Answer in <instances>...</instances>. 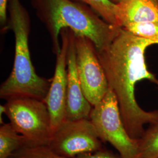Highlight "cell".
Wrapping results in <instances>:
<instances>
[{"label":"cell","instance_id":"cell-1","mask_svg":"<svg viewBox=\"0 0 158 158\" xmlns=\"http://www.w3.org/2000/svg\"><path fill=\"white\" fill-rule=\"evenodd\" d=\"M153 45H158V41L138 36L121 27L108 45L97 51L109 88L117 97L125 127L135 139L144 134L145 125L158 122V111L148 112L142 109L135 95L138 81L147 80L158 83L145 62L147 48Z\"/></svg>","mask_w":158,"mask_h":158},{"label":"cell","instance_id":"cell-2","mask_svg":"<svg viewBox=\"0 0 158 158\" xmlns=\"http://www.w3.org/2000/svg\"><path fill=\"white\" fill-rule=\"evenodd\" d=\"M31 4L49 34L56 55L61 49L59 37L63 29L89 38L96 50L100 51L112 42L121 28L104 21L90 7L73 0H31Z\"/></svg>","mask_w":158,"mask_h":158},{"label":"cell","instance_id":"cell-3","mask_svg":"<svg viewBox=\"0 0 158 158\" xmlns=\"http://www.w3.org/2000/svg\"><path fill=\"white\" fill-rule=\"evenodd\" d=\"M7 30L15 37L14 66L9 77L0 87V97L6 100L31 98L44 101L52 79L38 76L31 61L28 45L31 18L20 0H8Z\"/></svg>","mask_w":158,"mask_h":158},{"label":"cell","instance_id":"cell-4","mask_svg":"<svg viewBox=\"0 0 158 158\" xmlns=\"http://www.w3.org/2000/svg\"><path fill=\"white\" fill-rule=\"evenodd\" d=\"M10 123L29 145H48L53 133L50 113L44 101L31 98L7 100L4 105Z\"/></svg>","mask_w":158,"mask_h":158},{"label":"cell","instance_id":"cell-5","mask_svg":"<svg viewBox=\"0 0 158 158\" xmlns=\"http://www.w3.org/2000/svg\"><path fill=\"white\" fill-rule=\"evenodd\" d=\"M89 119L102 141L109 142L121 158H141L139 139L130 136L125 127L117 97L109 88L101 102L93 106Z\"/></svg>","mask_w":158,"mask_h":158},{"label":"cell","instance_id":"cell-6","mask_svg":"<svg viewBox=\"0 0 158 158\" xmlns=\"http://www.w3.org/2000/svg\"><path fill=\"white\" fill-rule=\"evenodd\" d=\"M102 142L90 119H65L54 131L48 146L62 156L74 158L101 149Z\"/></svg>","mask_w":158,"mask_h":158},{"label":"cell","instance_id":"cell-7","mask_svg":"<svg viewBox=\"0 0 158 158\" xmlns=\"http://www.w3.org/2000/svg\"><path fill=\"white\" fill-rule=\"evenodd\" d=\"M74 40L80 83L85 98L93 107L107 94V80L93 42L85 36L76 35Z\"/></svg>","mask_w":158,"mask_h":158},{"label":"cell","instance_id":"cell-8","mask_svg":"<svg viewBox=\"0 0 158 158\" xmlns=\"http://www.w3.org/2000/svg\"><path fill=\"white\" fill-rule=\"evenodd\" d=\"M61 49L56 55L54 76L48 93L44 102L50 113L52 129L54 131L66 119L68 72L67 59L69 46V30L60 32Z\"/></svg>","mask_w":158,"mask_h":158},{"label":"cell","instance_id":"cell-9","mask_svg":"<svg viewBox=\"0 0 158 158\" xmlns=\"http://www.w3.org/2000/svg\"><path fill=\"white\" fill-rule=\"evenodd\" d=\"M67 59L68 91L66 119L89 118L93 106L85 98L80 83L76 66L75 35L69 29Z\"/></svg>","mask_w":158,"mask_h":158},{"label":"cell","instance_id":"cell-10","mask_svg":"<svg viewBox=\"0 0 158 158\" xmlns=\"http://www.w3.org/2000/svg\"><path fill=\"white\" fill-rule=\"evenodd\" d=\"M116 4L119 27L124 28L133 23H158L157 0H121Z\"/></svg>","mask_w":158,"mask_h":158},{"label":"cell","instance_id":"cell-11","mask_svg":"<svg viewBox=\"0 0 158 158\" xmlns=\"http://www.w3.org/2000/svg\"><path fill=\"white\" fill-rule=\"evenodd\" d=\"M29 145L25 138L18 132L10 123L0 127V158H10L21 148Z\"/></svg>","mask_w":158,"mask_h":158},{"label":"cell","instance_id":"cell-12","mask_svg":"<svg viewBox=\"0 0 158 158\" xmlns=\"http://www.w3.org/2000/svg\"><path fill=\"white\" fill-rule=\"evenodd\" d=\"M150 125L139 139L141 158H158V122Z\"/></svg>","mask_w":158,"mask_h":158},{"label":"cell","instance_id":"cell-13","mask_svg":"<svg viewBox=\"0 0 158 158\" xmlns=\"http://www.w3.org/2000/svg\"><path fill=\"white\" fill-rule=\"evenodd\" d=\"M87 5L108 23L119 27L116 17L117 4L111 0H76Z\"/></svg>","mask_w":158,"mask_h":158},{"label":"cell","instance_id":"cell-14","mask_svg":"<svg viewBox=\"0 0 158 158\" xmlns=\"http://www.w3.org/2000/svg\"><path fill=\"white\" fill-rule=\"evenodd\" d=\"M10 158H66L54 152L48 145H26Z\"/></svg>","mask_w":158,"mask_h":158},{"label":"cell","instance_id":"cell-15","mask_svg":"<svg viewBox=\"0 0 158 158\" xmlns=\"http://www.w3.org/2000/svg\"><path fill=\"white\" fill-rule=\"evenodd\" d=\"M123 28L138 36L155 40L158 42V23H133Z\"/></svg>","mask_w":158,"mask_h":158},{"label":"cell","instance_id":"cell-16","mask_svg":"<svg viewBox=\"0 0 158 158\" xmlns=\"http://www.w3.org/2000/svg\"><path fill=\"white\" fill-rule=\"evenodd\" d=\"M74 158H119L117 155L114 154L112 152L104 149L97 151L94 152L87 153L80 155Z\"/></svg>","mask_w":158,"mask_h":158},{"label":"cell","instance_id":"cell-17","mask_svg":"<svg viewBox=\"0 0 158 158\" xmlns=\"http://www.w3.org/2000/svg\"><path fill=\"white\" fill-rule=\"evenodd\" d=\"M8 3V0H0V23L3 31L7 30Z\"/></svg>","mask_w":158,"mask_h":158},{"label":"cell","instance_id":"cell-18","mask_svg":"<svg viewBox=\"0 0 158 158\" xmlns=\"http://www.w3.org/2000/svg\"><path fill=\"white\" fill-rule=\"evenodd\" d=\"M112 2H114V3H115V4H117V3H118L121 0H111Z\"/></svg>","mask_w":158,"mask_h":158},{"label":"cell","instance_id":"cell-19","mask_svg":"<svg viewBox=\"0 0 158 158\" xmlns=\"http://www.w3.org/2000/svg\"><path fill=\"white\" fill-rule=\"evenodd\" d=\"M156 85H158V83H157V84H156Z\"/></svg>","mask_w":158,"mask_h":158},{"label":"cell","instance_id":"cell-20","mask_svg":"<svg viewBox=\"0 0 158 158\" xmlns=\"http://www.w3.org/2000/svg\"><path fill=\"white\" fill-rule=\"evenodd\" d=\"M157 1H158V0H157Z\"/></svg>","mask_w":158,"mask_h":158}]
</instances>
